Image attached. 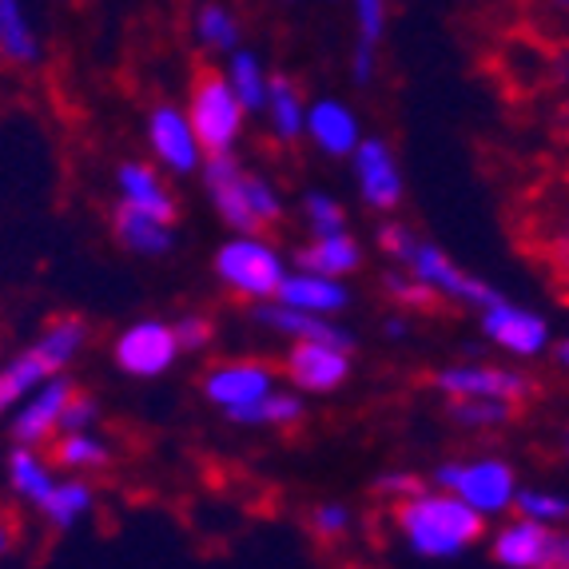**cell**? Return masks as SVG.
Wrapping results in <instances>:
<instances>
[{"label":"cell","instance_id":"1","mask_svg":"<svg viewBox=\"0 0 569 569\" xmlns=\"http://www.w3.org/2000/svg\"><path fill=\"white\" fill-rule=\"evenodd\" d=\"M390 530L402 541V550L422 561H458L482 546L490 522L442 486L422 482L410 498L387 506Z\"/></svg>","mask_w":569,"mask_h":569},{"label":"cell","instance_id":"2","mask_svg":"<svg viewBox=\"0 0 569 569\" xmlns=\"http://www.w3.org/2000/svg\"><path fill=\"white\" fill-rule=\"evenodd\" d=\"M379 247H382V256L390 259V267L407 271L410 279H418V283L435 295V303L478 311V307H486L493 295H498V287L478 279L475 271H466L447 247H438L435 239L418 236L415 228H407L399 219H387L379 228Z\"/></svg>","mask_w":569,"mask_h":569},{"label":"cell","instance_id":"3","mask_svg":"<svg viewBox=\"0 0 569 569\" xmlns=\"http://www.w3.org/2000/svg\"><path fill=\"white\" fill-rule=\"evenodd\" d=\"M200 188L211 211L231 231H271L287 216L283 188L263 168H251L239 152L208 156L200 168Z\"/></svg>","mask_w":569,"mask_h":569},{"label":"cell","instance_id":"4","mask_svg":"<svg viewBox=\"0 0 569 569\" xmlns=\"http://www.w3.org/2000/svg\"><path fill=\"white\" fill-rule=\"evenodd\" d=\"M88 342H92V327L80 315H57L40 327L37 339H29L9 359H0V422L29 399L32 390L77 367Z\"/></svg>","mask_w":569,"mask_h":569},{"label":"cell","instance_id":"5","mask_svg":"<svg viewBox=\"0 0 569 569\" xmlns=\"http://www.w3.org/2000/svg\"><path fill=\"white\" fill-rule=\"evenodd\" d=\"M211 271H216L219 287L247 307H259L267 299H276L283 287L291 259L283 247L271 239V231H231L211 256Z\"/></svg>","mask_w":569,"mask_h":569},{"label":"cell","instance_id":"6","mask_svg":"<svg viewBox=\"0 0 569 569\" xmlns=\"http://www.w3.org/2000/svg\"><path fill=\"white\" fill-rule=\"evenodd\" d=\"M430 482L455 493L458 502H466L475 513H482L486 522H498L506 513H513L522 478L518 466L502 455H458L435 466Z\"/></svg>","mask_w":569,"mask_h":569},{"label":"cell","instance_id":"7","mask_svg":"<svg viewBox=\"0 0 569 569\" xmlns=\"http://www.w3.org/2000/svg\"><path fill=\"white\" fill-rule=\"evenodd\" d=\"M188 120L200 136L203 152L208 156H228L239 152L247 132V108L239 104L236 88L228 84L223 68H200L196 80L188 88Z\"/></svg>","mask_w":569,"mask_h":569},{"label":"cell","instance_id":"8","mask_svg":"<svg viewBox=\"0 0 569 569\" xmlns=\"http://www.w3.org/2000/svg\"><path fill=\"white\" fill-rule=\"evenodd\" d=\"M283 382L279 367L256 355H236V359H211L200 375V395L223 422L236 427L247 410Z\"/></svg>","mask_w":569,"mask_h":569},{"label":"cell","instance_id":"9","mask_svg":"<svg viewBox=\"0 0 569 569\" xmlns=\"http://www.w3.org/2000/svg\"><path fill=\"white\" fill-rule=\"evenodd\" d=\"M475 315H478V331H482V339L490 342L498 355H506L510 362L550 359L553 342H558L546 315L518 303V299H506L502 291L493 295L486 307H478Z\"/></svg>","mask_w":569,"mask_h":569},{"label":"cell","instance_id":"10","mask_svg":"<svg viewBox=\"0 0 569 569\" xmlns=\"http://www.w3.org/2000/svg\"><path fill=\"white\" fill-rule=\"evenodd\" d=\"M430 387L442 399H490V402H522L533 399V379L513 362H490V359H462L447 362L430 375Z\"/></svg>","mask_w":569,"mask_h":569},{"label":"cell","instance_id":"11","mask_svg":"<svg viewBox=\"0 0 569 569\" xmlns=\"http://www.w3.org/2000/svg\"><path fill=\"white\" fill-rule=\"evenodd\" d=\"M180 359H183V347H180V335H176V323L160 319V315H143L136 323L120 327L112 339L116 370L136 382L163 379Z\"/></svg>","mask_w":569,"mask_h":569},{"label":"cell","instance_id":"12","mask_svg":"<svg viewBox=\"0 0 569 569\" xmlns=\"http://www.w3.org/2000/svg\"><path fill=\"white\" fill-rule=\"evenodd\" d=\"M143 143H148V160L160 171H168L171 180L200 176L203 160H208L200 136H196V128H191V120H188V108L163 104V100L148 108Z\"/></svg>","mask_w":569,"mask_h":569},{"label":"cell","instance_id":"13","mask_svg":"<svg viewBox=\"0 0 569 569\" xmlns=\"http://www.w3.org/2000/svg\"><path fill=\"white\" fill-rule=\"evenodd\" d=\"M351 351L342 342H287V355L279 362L287 387H295L303 399H323V395H339L351 379Z\"/></svg>","mask_w":569,"mask_h":569},{"label":"cell","instance_id":"14","mask_svg":"<svg viewBox=\"0 0 569 569\" xmlns=\"http://www.w3.org/2000/svg\"><path fill=\"white\" fill-rule=\"evenodd\" d=\"M355 191L367 211L375 216H395L407 200V180H402V163L382 136H362V143L351 156Z\"/></svg>","mask_w":569,"mask_h":569},{"label":"cell","instance_id":"15","mask_svg":"<svg viewBox=\"0 0 569 569\" xmlns=\"http://www.w3.org/2000/svg\"><path fill=\"white\" fill-rule=\"evenodd\" d=\"M72 395H77L72 375H57L52 382L32 390L29 399L4 418V435H9L12 447H40V450L52 447L60 438V430H64V415Z\"/></svg>","mask_w":569,"mask_h":569},{"label":"cell","instance_id":"16","mask_svg":"<svg viewBox=\"0 0 569 569\" xmlns=\"http://www.w3.org/2000/svg\"><path fill=\"white\" fill-rule=\"evenodd\" d=\"M116 203L143 211V216L180 223V200H176L171 176L156 168L152 160H123L116 168Z\"/></svg>","mask_w":569,"mask_h":569},{"label":"cell","instance_id":"17","mask_svg":"<svg viewBox=\"0 0 569 569\" xmlns=\"http://www.w3.org/2000/svg\"><path fill=\"white\" fill-rule=\"evenodd\" d=\"M550 538L553 526H541L533 518H522V513H506L486 533V550L502 569H546Z\"/></svg>","mask_w":569,"mask_h":569},{"label":"cell","instance_id":"18","mask_svg":"<svg viewBox=\"0 0 569 569\" xmlns=\"http://www.w3.org/2000/svg\"><path fill=\"white\" fill-rule=\"evenodd\" d=\"M303 140L327 160H351L355 148L362 143V120L351 104H342L339 96H319L307 104V132Z\"/></svg>","mask_w":569,"mask_h":569},{"label":"cell","instance_id":"19","mask_svg":"<svg viewBox=\"0 0 569 569\" xmlns=\"http://www.w3.org/2000/svg\"><path fill=\"white\" fill-rule=\"evenodd\" d=\"M251 323L283 342H342V347H355V335L339 319H319V315L295 311V307L279 303V299L251 307Z\"/></svg>","mask_w":569,"mask_h":569},{"label":"cell","instance_id":"20","mask_svg":"<svg viewBox=\"0 0 569 569\" xmlns=\"http://www.w3.org/2000/svg\"><path fill=\"white\" fill-rule=\"evenodd\" d=\"M279 303L295 307V311L319 315V319H339L347 307H351V283L347 279L319 276V271H307V267H295L287 271L283 287L276 295Z\"/></svg>","mask_w":569,"mask_h":569},{"label":"cell","instance_id":"21","mask_svg":"<svg viewBox=\"0 0 569 569\" xmlns=\"http://www.w3.org/2000/svg\"><path fill=\"white\" fill-rule=\"evenodd\" d=\"M291 263L331 279H351L367 263V247H362V239L351 228L327 231V236H307L303 243L295 247Z\"/></svg>","mask_w":569,"mask_h":569},{"label":"cell","instance_id":"22","mask_svg":"<svg viewBox=\"0 0 569 569\" xmlns=\"http://www.w3.org/2000/svg\"><path fill=\"white\" fill-rule=\"evenodd\" d=\"M96 506H100V493H96L92 478H77L60 470V478L48 486V493L32 506V513L52 533H68L77 530V526H84L96 513Z\"/></svg>","mask_w":569,"mask_h":569},{"label":"cell","instance_id":"23","mask_svg":"<svg viewBox=\"0 0 569 569\" xmlns=\"http://www.w3.org/2000/svg\"><path fill=\"white\" fill-rule=\"evenodd\" d=\"M112 236H116V243L128 251V256L163 259L171 247H176L180 228H176L171 219H156V216H143V211H132V208H120V203H112Z\"/></svg>","mask_w":569,"mask_h":569},{"label":"cell","instance_id":"24","mask_svg":"<svg viewBox=\"0 0 569 569\" xmlns=\"http://www.w3.org/2000/svg\"><path fill=\"white\" fill-rule=\"evenodd\" d=\"M48 455H52V462H57L64 475L96 478L112 466L116 447L100 427H84V430H64V435L48 447Z\"/></svg>","mask_w":569,"mask_h":569},{"label":"cell","instance_id":"25","mask_svg":"<svg viewBox=\"0 0 569 569\" xmlns=\"http://www.w3.org/2000/svg\"><path fill=\"white\" fill-rule=\"evenodd\" d=\"M60 478V466L52 462V455L40 447H12L9 442V455H4V486L9 493L17 498L20 506H37L40 498L48 493V486Z\"/></svg>","mask_w":569,"mask_h":569},{"label":"cell","instance_id":"26","mask_svg":"<svg viewBox=\"0 0 569 569\" xmlns=\"http://www.w3.org/2000/svg\"><path fill=\"white\" fill-rule=\"evenodd\" d=\"M307 100L303 88L295 84L283 72H271V88H267V104H263V120L271 128V140L283 143V148H295L303 143L307 132Z\"/></svg>","mask_w":569,"mask_h":569},{"label":"cell","instance_id":"27","mask_svg":"<svg viewBox=\"0 0 569 569\" xmlns=\"http://www.w3.org/2000/svg\"><path fill=\"white\" fill-rule=\"evenodd\" d=\"M533 236H538V263L569 303V200L558 203L550 216H538Z\"/></svg>","mask_w":569,"mask_h":569},{"label":"cell","instance_id":"28","mask_svg":"<svg viewBox=\"0 0 569 569\" xmlns=\"http://www.w3.org/2000/svg\"><path fill=\"white\" fill-rule=\"evenodd\" d=\"M0 60L12 68L40 64V37L24 0H0Z\"/></svg>","mask_w":569,"mask_h":569},{"label":"cell","instance_id":"29","mask_svg":"<svg viewBox=\"0 0 569 569\" xmlns=\"http://www.w3.org/2000/svg\"><path fill=\"white\" fill-rule=\"evenodd\" d=\"M223 77H228V84L236 88L239 104H243L247 112L251 116L263 112L267 88H271V72H267V64H263L259 52H251V48L239 44L236 52L223 57Z\"/></svg>","mask_w":569,"mask_h":569},{"label":"cell","instance_id":"30","mask_svg":"<svg viewBox=\"0 0 569 569\" xmlns=\"http://www.w3.org/2000/svg\"><path fill=\"white\" fill-rule=\"evenodd\" d=\"M303 418H307V399L295 387L279 382L267 399H259L256 407L239 418L236 427H247V430H291V427H299Z\"/></svg>","mask_w":569,"mask_h":569},{"label":"cell","instance_id":"31","mask_svg":"<svg viewBox=\"0 0 569 569\" xmlns=\"http://www.w3.org/2000/svg\"><path fill=\"white\" fill-rule=\"evenodd\" d=\"M447 418L458 430H470V435H490V430L510 427L518 418L513 402H490V399H450Z\"/></svg>","mask_w":569,"mask_h":569},{"label":"cell","instance_id":"32","mask_svg":"<svg viewBox=\"0 0 569 569\" xmlns=\"http://www.w3.org/2000/svg\"><path fill=\"white\" fill-rule=\"evenodd\" d=\"M513 513L533 518V522H541V526H569V493L558 490V486L522 482L518 502H513Z\"/></svg>","mask_w":569,"mask_h":569},{"label":"cell","instance_id":"33","mask_svg":"<svg viewBox=\"0 0 569 569\" xmlns=\"http://www.w3.org/2000/svg\"><path fill=\"white\" fill-rule=\"evenodd\" d=\"M239 37H243V29H239L236 12L223 9V4H203V9L196 12V40H200L208 52H216V57L236 52Z\"/></svg>","mask_w":569,"mask_h":569},{"label":"cell","instance_id":"34","mask_svg":"<svg viewBox=\"0 0 569 569\" xmlns=\"http://www.w3.org/2000/svg\"><path fill=\"white\" fill-rule=\"evenodd\" d=\"M299 219H303V231L307 236H327V231H342L347 228V208L335 200L331 191H303V200H299Z\"/></svg>","mask_w":569,"mask_h":569},{"label":"cell","instance_id":"35","mask_svg":"<svg viewBox=\"0 0 569 569\" xmlns=\"http://www.w3.org/2000/svg\"><path fill=\"white\" fill-rule=\"evenodd\" d=\"M307 526H311V533L319 541L339 546V541H347L355 533V510L347 502H319L307 513Z\"/></svg>","mask_w":569,"mask_h":569},{"label":"cell","instance_id":"36","mask_svg":"<svg viewBox=\"0 0 569 569\" xmlns=\"http://www.w3.org/2000/svg\"><path fill=\"white\" fill-rule=\"evenodd\" d=\"M382 291H387V299L395 303V311H402V315H418V311L438 307L435 295L418 283V279H410L407 271H399V267H390L387 276H382Z\"/></svg>","mask_w":569,"mask_h":569},{"label":"cell","instance_id":"37","mask_svg":"<svg viewBox=\"0 0 569 569\" xmlns=\"http://www.w3.org/2000/svg\"><path fill=\"white\" fill-rule=\"evenodd\" d=\"M355 4V29H359L362 44L382 48L390 24V0H351Z\"/></svg>","mask_w":569,"mask_h":569},{"label":"cell","instance_id":"38","mask_svg":"<svg viewBox=\"0 0 569 569\" xmlns=\"http://www.w3.org/2000/svg\"><path fill=\"white\" fill-rule=\"evenodd\" d=\"M176 323V335H180V347L183 355H203L216 347V319L200 311H188L180 319H171Z\"/></svg>","mask_w":569,"mask_h":569},{"label":"cell","instance_id":"39","mask_svg":"<svg viewBox=\"0 0 569 569\" xmlns=\"http://www.w3.org/2000/svg\"><path fill=\"white\" fill-rule=\"evenodd\" d=\"M422 482H427V478H418L415 470H382V475L375 478V493H379L387 506H395V502H402V498H410Z\"/></svg>","mask_w":569,"mask_h":569},{"label":"cell","instance_id":"40","mask_svg":"<svg viewBox=\"0 0 569 569\" xmlns=\"http://www.w3.org/2000/svg\"><path fill=\"white\" fill-rule=\"evenodd\" d=\"M84 427H100V402L88 395V390L77 387L72 402H68V415H64V430H84ZM60 430V435H64Z\"/></svg>","mask_w":569,"mask_h":569},{"label":"cell","instance_id":"41","mask_svg":"<svg viewBox=\"0 0 569 569\" xmlns=\"http://www.w3.org/2000/svg\"><path fill=\"white\" fill-rule=\"evenodd\" d=\"M375 72H379V48L355 40V48H351V77H355V84H370V80H375Z\"/></svg>","mask_w":569,"mask_h":569},{"label":"cell","instance_id":"42","mask_svg":"<svg viewBox=\"0 0 569 569\" xmlns=\"http://www.w3.org/2000/svg\"><path fill=\"white\" fill-rule=\"evenodd\" d=\"M546 569H569V526H553L550 553H546Z\"/></svg>","mask_w":569,"mask_h":569},{"label":"cell","instance_id":"43","mask_svg":"<svg viewBox=\"0 0 569 569\" xmlns=\"http://www.w3.org/2000/svg\"><path fill=\"white\" fill-rule=\"evenodd\" d=\"M17 538H20V526L12 522L9 513H0V558H9L17 550Z\"/></svg>","mask_w":569,"mask_h":569},{"label":"cell","instance_id":"44","mask_svg":"<svg viewBox=\"0 0 569 569\" xmlns=\"http://www.w3.org/2000/svg\"><path fill=\"white\" fill-rule=\"evenodd\" d=\"M550 359H553V367H558L561 375H566V379H569V335H566V339H558V342H553Z\"/></svg>","mask_w":569,"mask_h":569},{"label":"cell","instance_id":"45","mask_svg":"<svg viewBox=\"0 0 569 569\" xmlns=\"http://www.w3.org/2000/svg\"><path fill=\"white\" fill-rule=\"evenodd\" d=\"M550 12H558V17H569V0H541Z\"/></svg>","mask_w":569,"mask_h":569},{"label":"cell","instance_id":"46","mask_svg":"<svg viewBox=\"0 0 569 569\" xmlns=\"http://www.w3.org/2000/svg\"><path fill=\"white\" fill-rule=\"evenodd\" d=\"M566 455H569V435H566Z\"/></svg>","mask_w":569,"mask_h":569}]
</instances>
